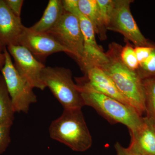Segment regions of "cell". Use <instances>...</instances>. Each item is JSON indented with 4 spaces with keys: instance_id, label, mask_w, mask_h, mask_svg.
Listing matches in <instances>:
<instances>
[{
    "instance_id": "cell-1",
    "label": "cell",
    "mask_w": 155,
    "mask_h": 155,
    "mask_svg": "<svg viewBox=\"0 0 155 155\" xmlns=\"http://www.w3.org/2000/svg\"><path fill=\"white\" fill-rule=\"evenodd\" d=\"M122 48L116 42L110 44L106 53L108 61L99 67L112 79L130 105L142 116L146 111L143 81L137 72L122 62L120 57Z\"/></svg>"
},
{
    "instance_id": "cell-2",
    "label": "cell",
    "mask_w": 155,
    "mask_h": 155,
    "mask_svg": "<svg viewBox=\"0 0 155 155\" xmlns=\"http://www.w3.org/2000/svg\"><path fill=\"white\" fill-rule=\"evenodd\" d=\"M50 137L75 151L83 152L90 148L92 139L81 109L64 110L49 128Z\"/></svg>"
},
{
    "instance_id": "cell-3",
    "label": "cell",
    "mask_w": 155,
    "mask_h": 155,
    "mask_svg": "<svg viewBox=\"0 0 155 155\" xmlns=\"http://www.w3.org/2000/svg\"><path fill=\"white\" fill-rule=\"evenodd\" d=\"M79 91L84 105L93 108L110 123L123 124L130 132L138 130L142 126L143 117L132 106L98 93Z\"/></svg>"
},
{
    "instance_id": "cell-4",
    "label": "cell",
    "mask_w": 155,
    "mask_h": 155,
    "mask_svg": "<svg viewBox=\"0 0 155 155\" xmlns=\"http://www.w3.org/2000/svg\"><path fill=\"white\" fill-rule=\"evenodd\" d=\"M71 70L64 67H45L41 78L64 110L82 109L84 106L80 92L72 80Z\"/></svg>"
},
{
    "instance_id": "cell-5",
    "label": "cell",
    "mask_w": 155,
    "mask_h": 155,
    "mask_svg": "<svg viewBox=\"0 0 155 155\" xmlns=\"http://www.w3.org/2000/svg\"><path fill=\"white\" fill-rule=\"evenodd\" d=\"M5 64L2 72L15 113H28L31 104L37 101L34 88L21 76L15 69L11 56L7 48L4 50Z\"/></svg>"
},
{
    "instance_id": "cell-6",
    "label": "cell",
    "mask_w": 155,
    "mask_h": 155,
    "mask_svg": "<svg viewBox=\"0 0 155 155\" xmlns=\"http://www.w3.org/2000/svg\"><path fill=\"white\" fill-rule=\"evenodd\" d=\"M64 10L75 15L79 21L84 41V55L80 66L82 72L88 68L100 67L108 61L106 53L97 44L95 32L90 21L79 11L78 0H63Z\"/></svg>"
},
{
    "instance_id": "cell-7",
    "label": "cell",
    "mask_w": 155,
    "mask_h": 155,
    "mask_svg": "<svg viewBox=\"0 0 155 155\" xmlns=\"http://www.w3.org/2000/svg\"><path fill=\"white\" fill-rule=\"evenodd\" d=\"M47 33L68 50L80 67L84 55V41L77 17L64 11L58 23Z\"/></svg>"
},
{
    "instance_id": "cell-8",
    "label": "cell",
    "mask_w": 155,
    "mask_h": 155,
    "mask_svg": "<svg viewBox=\"0 0 155 155\" xmlns=\"http://www.w3.org/2000/svg\"><path fill=\"white\" fill-rule=\"evenodd\" d=\"M132 0H115V6L107 29L121 34L134 47L147 46L150 43L142 34L130 10Z\"/></svg>"
},
{
    "instance_id": "cell-9",
    "label": "cell",
    "mask_w": 155,
    "mask_h": 155,
    "mask_svg": "<svg viewBox=\"0 0 155 155\" xmlns=\"http://www.w3.org/2000/svg\"><path fill=\"white\" fill-rule=\"evenodd\" d=\"M13 57L15 69L23 78L32 87L44 90L46 87L41 78L42 72L46 67L39 61L26 48L17 45L7 47Z\"/></svg>"
},
{
    "instance_id": "cell-10",
    "label": "cell",
    "mask_w": 155,
    "mask_h": 155,
    "mask_svg": "<svg viewBox=\"0 0 155 155\" xmlns=\"http://www.w3.org/2000/svg\"><path fill=\"white\" fill-rule=\"evenodd\" d=\"M18 43L19 45L26 48L43 64L46 58L52 54L60 52L69 54L68 50L49 34L37 32L25 26L19 36Z\"/></svg>"
},
{
    "instance_id": "cell-11",
    "label": "cell",
    "mask_w": 155,
    "mask_h": 155,
    "mask_svg": "<svg viewBox=\"0 0 155 155\" xmlns=\"http://www.w3.org/2000/svg\"><path fill=\"white\" fill-rule=\"evenodd\" d=\"M83 72V77L75 78L76 84L79 90L98 93L130 106L120 93L112 79L100 67H91Z\"/></svg>"
},
{
    "instance_id": "cell-12",
    "label": "cell",
    "mask_w": 155,
    "mask_h": 155,
    "mask_svg": "<svg viewBox=\"0 0 155 155\" xmlns=\"http://www.w3.org/2000/svg\"><path fill=\"white\" fill-rule=\"evenodd\" d=\"M24 26L21 18L12 13L5 0H0V44L6 48L11 45H18Z\"/></svg>"
},
{
    "instance_id": "cell-13",
    "label": "cell",
    "mask_w": 155,
    "mask_h": 155,
    "mask_svg": "<svg viewBox=\"0 0 155 155\" xmlns=\"http://www.w3.org/2000/svg\"><path fill=\"white\" fill-rule=\"evenodd\" d=\"M138 130L130 132L131 148L140 155H155V123L146 116Z\"/></svg>"
},
{
    "instance_id": "cell-14",
    "label": "cell",
    "mask_w": 155,
    "mask_h": 155,
    "mask_svg": "<svg viewBox=\"0 0 155 155\" xmlns=\"http://www.w3.org/2000/svg\"><path fill=\"white\" fill-rule=\"evenodd\" d=\"M78 7L80 12L91 22L95 34L98 35L100 39L105 40L107 29L96 0H78Z\"/></svg>"
},
{
    "instance_id": "cell-15",
    "label": "cell",
    "mask_w": 155,
    "mask_h": 155,
    "mask_svg": "<svg viewBox=\"0 0 155 155\" xmlns=\"http://www.w3.org/2000/svg\"><path fill=\"white\" fill-rule=\"evenodd\" d=\"M64 11L63 1L50 0L42 17L29 28L37 32H48L58 23Z\"/></svg>"
},
{
    "instance_id": "cell-16",
    "label": "cell",
    "mask_w": 155,
    "mask_h": 155,
    "mask_svg": "<svg viewBox=\"0 0 155 155\" xmlns=\"http://www.w3.org/2000/svg\"><path fill=\"white\" fill-rule=\"evenodd\" d=\"M15 113L13 103L2 77L0 81V124L12 126Z\"/></svg>"
},
{
    "instance_id": "cell-17",
    "label": "cell",
    "mask_w": 155,
    "mask_h": 155,
    "mask_svg": "<svg viewBox=\"0 0 155 155\" xmlns=\"http://www.w3.org/2000/svg\"><path fill=\"white\" fill-rule=\"evenodd\" d=\"M143 81L146 117L155 123V78Z\"/></svg>"
},
{
    "instance_id": "cell-18",
    "label": "cell",
    "mask_w": 155,
    "mask_h": 155,
    "mask_svg": "<svg viewBox=\"0 0 155 155\" xmlns=\"http://www.w3.org/2000/svg\"><path fill=\"white\" fill-rule=\"evenodd\" d=\"M142 80L155 78V44L147 58L139 65L136 71Z\"/></svg>"
},
{
    "instance_id": "cell-19",
    "label": "cell",
    "mask_w": 155,
    "mask_h": 155,
    "mask_svg": "<svg viewBox=\"0 0 155 155\" xmlns=\"http://www.w3.org/2000/svg\"><path fill=\"white\" fill-rule=\"evenodd\" d=\"M126 44L122 47L120 51V57L123 63L131 70L136 72L139 67V63L134 51V46L130 44V41H125Z\"/></svg>"
},
{
    "instance_id": "cell-20",
    "label": "cell",
    "mask_w": 155,
    "mask_h": 155,
    "mask_svg": "<svg viewBox=\"0 0 155 155\" xmlns=\"http://www.w3.org/2000/svg\"><path fill=\"white\" fill-rule=\"evenodd\" d=\"M103 20L107 26L115 6V0H96Z\"/></svg>"
},
{
    "instance_id": "cell-21",
    "label": "cell",
    "mask_w": 155,
    "mask_h": 155,
    "mask_svg": "<svg viewBox=\"0 0 155 155\" xmlns=\"http://www.w3.org/2000/svg\"><path fill=\"white\" fill-rule=\"evenodd\" d=\"M11 127L10 125L0 124V155L5 151L11 143Z\"/></svg>"
},
{
    "instance_id": "cell-22",
    "label": "cell",
    "mask_w": 155,
    "mask_h": 155,
    "mask_svg": "<svg viewBox=\"0 0 155 155\" xmlns=\"http://www.w3.org/2000/svg\"><path fill=\"white\" fill-rule=\"evenodd\" d=\"M153 44L147 46L134 47V51L139 65L143 63L150 55L153 49Z\"/></svg>"
},
{
    "instance_id": "cell-23",
    "label": "cell",
    "mask_w": 155,
    "mask_h": 155,
    "mask_svg": "<svg viewBox=\"0 0 155 155\" xmlns=\"http://www.w3.org/2000/svg\"><path fill=\"white\" fill-rule=\"evenodd\" d=\"M5 2L12 13L17 17H20L23 0H5Z\"/></svg>"
},
{
    "instance_id": "cell-24",
    "label": "cell",
    "mask_w": 155,
    "mask_h": 155,
    "mask_svg": "<svg viewBox=\"0 0 155 155\" xmlns=\"http://www.w3.org/2000/svg\"><path fill=\"white\" fill-rule=\"evenodd\" d=\"M114 147L116 150V155H140L130 147H124L118 142L116 143Z\"/></svg>"
},
{
    "instance_id": "cell-25",
    "label": "cell",
    "mask_w": 155,
    "mask_h": 155,
    "mask_svg": "<svg viewBox=\"0 0 155 155\" xmlns=\"http://www.w3.org/2000/svg\"><path fill=\"white\" fill-rule=\"evenodd\" d=\"M5 62V53L0 54V71L3 69Z\"/></svg>"
},
{
    "instance_id": "cell-26",
    "label": "cell",
    "mask_w": 155,
    "mask_h": 155,
    "mask_svg": "<svg viewBox=\"0 0 155 155\" xmlns=\"http://www.w3.org/2000/svg\"><path fill=\"white\" fill-rule=\"evenodd\" d=\"M6 48H4V47L0 44V54L4 53V50Z\"/></svg>"
},
{
    "instance_id": "cell-27",
    "label": "cell",
    "mask_w": 155,
    "mask_h": 155,
    "mask_svg": "<svg viewBox=\"0 0 155 155\" xmlns=\"http://www.w3.org/2000/svg\"><path fill=\"white\" fill-rule=\"evenodd\" d=\"M3 76L2 75V74H0V81H1V79H2V78Z\"/></svg>"
}]
</instances>
